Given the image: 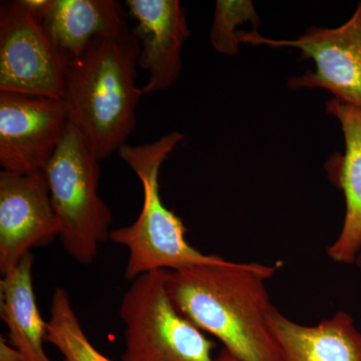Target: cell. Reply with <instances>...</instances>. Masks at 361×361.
<instances>
[{
	"mask_svg": "<svg viewBox=\"0 0 361 361\" xmlns=\"http://www.w3.org/2000/svg\"><path fill=\"white\" fill-rule=\"evenodd\" d=\"M80 130L68 123L44 172L68 255L82 265L94 262L99 245L110 239L111 213L97 193L101 168Z\"/></svg>",
	"mask_w": 361,
	"mask_h": 361,
	"instance_id": "277c9868",
	"label": "cell"
},
{
	"mask_svg": "<svg viewBox=\"0 0 361 361\" xmlns=\"http://www.w3.org/2000/svg\"><path fill=\"white\" fill-rule=\"evenodd\" d=\"M240 44L294 47L301 59H312L315 71L290 78L291 89L322 87L334 99L361 109V2L353 16L336 28L311 27L294 40L270 39L258 32H238Z\"/></svg>",
	"mask_w": 361,
	"mask_h": 361,
	"instance_id": "52a82bcc",
	"label": "cell"
},
{
	"mask_svg": "<svg viewBox=\"0 0 361 361\" xmlns=\"http://www.w3.org/2000/svg\"><path fill=\"white\" fill-rule=\"evenodd\" d=\"M218 361H242L238 360V358L235 357L234 355H232L227 349L223 348L219 353V355L217 356Z\"/></svg>",
	"mask_w": 361,
	"mask_h": 361,
	"instance_id": "ac0fdd59",
	"label": "cell"
},
{
	"mask_svg": "<svg viewBox=\"0 0 361 361\" xmlns=\"http://www.w3.org/2000/svg\"><path fill=\"white\" fill-rule=\"evenodd\" d=\"M173 130L149 144L118 149V155L142 183L144 200L132 225L111 232L114 243L127 247L130 256L125 277L129 281L158 270L178 271L197 264L218 263L222 257L205 255L188 243L182 220L161 202L159 176L164 161L184 139Z\"/></svg>",
	"mask_w": 361,
	"mask_h": 361,
	"instance_id": "3957f363",
	"label": "cell"
},
{
	"mask_svg": "<svg viewBox=\"0 0 361 361\" xmlns=\"http://www.w3.org/2000/svg\"><path fill=\"white\" fill-rule=\"evenodd\" d=\"M45 341L59 349L63 361H113L102 355L85 336L70 295L63 288L52 294Z\"/></svg>",
	"mask_w": 361,
	"mask_h": 361,
	"instance_id": "9a60e30c",
	"label": "cell"
},
{
	"mask_svg": "<svg viewBox=\"0 0 361 361\" xmlns=\"http://www.w3.org/2000/svg\"><path fill=\"white\" fill-rule=\"evenodd\" d=\"M70 123L65 99L0 92V165L4 171H44Z\"/></svg>",
	"mask_w": 361,
	"mask_h": 361,
	"instance_id": "ba28073f",
	"label": "cell"
},
{
	"mask_svg": "<svg viewBox=\"0 0 361 361\" xmlns=\"http://www.w3.org/2000/svg\"><path fill=\"white\" fill-rule=\"evenodd\" d=\"M44 23L52 42L70 59L82 58L99 35L129 27L126 13L116 0H25Z\"/></svg>",
	"mask_w": 361,
	"mask_h": 361,
	"instance_id": "7c38bea8",
	"label": "cell"
},
{
	"mask_svg": "<svg viewBox=\"0 0 361 361\" xmlns=\"http://www.w3.org/2000/svg\"><path fill=\"white\" fill-rule=\"evenodd\" d=\"M0 361H26L20 350L13 348L4 337L0 338Z\"/></svg>",
	"mask_w": 361,
	"mask_h": 361,
	"instance_id": "e0dca14e",
	"label": "cell"
},
{
	"mask_svg": "<svg viewBox=\"0 0 361 361\" xmlns=\"http://www.w3.org/2000/svg\"><path fill=\"white\" fill-rule=\"evenodd\" d=\"M137 26L132 30L140 45L139 66L149 71L145 94L161 92L177 82L182 71V49L191 32L186 11L178 0H127Z\"/></svg>",
	"mask_w": 361,
	"mask_h": 361,
	"instance_id": "30bf717a",
	"label": "cell"
},
{
	"mask_svg": "<svg viewBox=\"0 0 361 361\" xmlns=\"http://www.w3.org/2000/svg\"><path fill=\"white\" fill-rule=\"evenodd\" d=\"M326 111L341 123L345 152L332 156L325 168L331 182L343 192L346 203L341 234L327 249V255L334 262L351 264L361 250V109L332 99Z\"/></svg>",
	"mask_w": 361,
	"mask_h": 361,
	"instance_id": "8fae6325",
	"label": "cell"
},
{
	"mask_svg": "<svg viewBox=\"0 0 361 361\" xmlns=\"http://www.w3.org/2000/svg\"><path fill=\"white\" fill-rule=\"evenodd\" d=\"M33 255L27 254L20 264L0 281L1 318L8 329L9 343L26 361H51L45 353L47 322L40 315L32 286Z\"/></svg>",
	"mask_w": 361,
	"mask_h": 361,
	"instance_id": "5bb4252c",
	"label": "cell"
},
{
	"mask_svg": "<svg viewBox=\"0 0 361 361\" xmlns=\"http://www.w3.org/2000/svg\"><path fill=\"white\" fill-rule=\"evenodd\" d=\"M59 236L44 171L0 173V273L13 271L35 247Z\"/></svg>",
	"mask_w": 361,
	"mask_h": 361,
	"instance_id": "9c48e42d",
	"label": "cell"
},
{
	"mask_svg": "<svg viewBox=\"0 0 361 361\" xmlns=\"http://www.w3.org/2000/svg\"><path fill=\"white\" fill-rule=\"evenodd\" d=\"M358 262H360V265H361V256L357 259Z\"/></svg>",
	"mask_w": 361,
	"mask_h": 361,
	"instance_id": "d6986e66",
	"label": "cell"
},
{
	"mask_svg": "<svg viewBox=\"0 0 361 361\" xmlns=\"http://www.w3.org/2000/svg\"><path fill=\"white\" fill-rule=\"evenodd\" d=\"M251 23L257 27L260 20L251 1L245 0H218L210 40L214 49L226 56H235L239 51L238 30L243 23Z\"/></svg>",
	"mask_w": 361,
	"mask_h": 361,
	"instance_id": "2e32d148",
	"label": "cell"
},
{
	"mask_svg": "<svg viewBox=\"0 0 361 361\" xmlns=\"http://www.w3.org/2000/svg\"><path fill=\"white\" fill-rule=\"evenodd\" d=\"M278 266L225 260L168 271L167 290L180 314L217 337L242 361H280L271 336L266 281Z\"/></svg>",
	"mask_w": 361,
	"mask_h": 361,
	"instance_id": "6da1fadb",
	"label": "cell"
},
{
	"mask_svg": "<svg viewBox=\"0 0 361 361\" xmlns=\"http://www.w3.org/2000/svg\"><path fill=\"white\" fill-rule=\"evenodd\" d=\"M268 324L280 361H361V331L343 311L305 326L273 306Z\"/></svg>",
	"mask_w": 361,
	"mask_h": 361,
	"instance_id": "4fadbf2b",
	"label": "cell"
},
{
	"mask_svg": "<svg viewBox=\"0 0 361 361\" xmlns=\"http://www.w3.org/2000/svg\"><path fill=\"white\" fill-rule=\"evenodd\" d=\"M70 59L25 0L0 4V92L65 97Z\"/></svg>",
	"mask_w": 361,
	"mask_h": 361,
	"instance_id": "8992f818",
	"label": "cell"
},
{
	"mask_svg": "<svg viewBox=\"0 0 361 361\" xmlns=\"http://www.w3.org/2000/svg\"><path fill=\"white\" fill-rule=\"evenodd\" d=\"M141 45L129 27L99 35L68 66L65 99L70 123L102 161L127 145L144 92L137 85Z\"/></svg>",
	"mask_w": 361,
	"mask_h": 361,
	"instance_id": "7a4b0ae2",
	"label": "cell"
},
{
	"mask_svg": "<svg viewBox=\"0 0 361 361\" xmlns=\"http://www.w3.org/2000/svg\"><path fill=\"white\" fill-rule=\"evenodd\" d=\"M168 270L135 278L123 294V361H218L215 343L175 307L167 287Z\"/></svg>",
	"mask_w": 361,
	"mask_h": 361,
	"instance_id": "5b68a950",
	"label": "cell"
}]
</instances>
